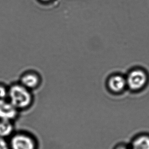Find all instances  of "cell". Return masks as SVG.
Returning a JSON list of instances; mask_svg holds the SVG:
<instances>
[{"instance_id":"obj_1","label":"cell","mask_w":149,"mask_h":149,"mask_svg":"<svg viewBox=\"0 0 149 149\" xmlns=\"http://www.w3.org/2000/svg\"><path fill=\"white\" fill-rule=\"evenodd\" d=\"M8 101L18 110L26 109L32 104L33 95L31 91L21 83L12 84L8 88Z\"/></svg>"},{"instance_id":"obj_2","label":"cell","mask_w":149,"mask_h":149,"mask_svg":"<svg viewBox=\"0 0 149 149\" xmlns=\"http://www.w3.org/2000/svg\"><path fill=\"white\" fill-rule=\"evenodd\" d=\"M148 79V75L144 71L140 69L134 70L126 78L127 86L133 91H138L145 86Z\"/></svg>"},{"instance_id":"obj_3","label":"cell","mask_w":149,"mask_h":149,"mask_svg":"<svg viewBox=\"0 0 149 149\" xmlns=\"http://www.w3.org/2000/svg\"><path fill=\"white\" fill-rule=\"evenodd\" d=\"M10 149H36V142L32 137L25 134H18L11 138Z\"/></svg>"},{"instance_id":"obj_4","label":"cell","mask_w":149,"mask_h":149,"mask_svg":"<svg viewBox=\"0 0 149 149\" xmlns=\"http://www.w3.org/2000/svg\"><path fill=\"white\" fill-rule=\"evenodd\" d=\"M40 82L41 78L39 74L33 72H29L22 74L19 83L31 91L38 87Z\"/></svg>"},{"instance_id":"obj_5","label":"cell","mask_w":149,"mask_h":149,"mask_svg":"<svg viewBox=\"0 0 149 149\" xmlns=\"http://www.w3.org/2000/svg\"><path fill=\"white\" fill-rule=\"evenodd\" d=\"M19 110L8 100L0 103V120L11 121L15 119Z\"/></svg>"},{"instance_id":"obj_6","label":"cell","mask_w":149,"mask_h":149,"mask_svg":"<svg viewBox=\"0 0 149 149\" xmlns=\"http://www.w3.org/2000/svg\"><path fill=\"white\" fill-rule=\"evenodd\" d=\"M129 143L131 149H149V133L143 132L136 134Z\"/></svg>"},{"instance_id":"obj_7","label":"cell","mask_w":149,"mask_h":149,"mask_svg":"<svg viewBox=\"0 0 149 149\" xmlns=\"http://www.w3.org/2000/svg\"><path fill=\"white\" fill-rule=\"evenodd\" d=\"M108 85L111 91L115 93H120L127 86L126 78L119 74L113 75L108 80Z\"/></svg>"},{"instance_id":"obj_8","label":"cell","mask_w":149,"mask_h":149,"mask_svg":"<svg viewBox=\"0 0 149 149\" xmlns=\"http://www.w3.org/2000/svg\"><path fill=\"white\" fill-rule=\"evenodd\" d=\"M11 122L0 120V138L5 139L12 134L14 127Z\"/></svg>"},{"instance_id":"obj_9","label":"cell","mask_w":149,"mask_h":149,"mask_svg":"<svg viewBox=\"0 0 149 149\" xmlns=\"http://www.w3.org/2000/svg\"><path fill=\"white\" fill-rule=\"evenodd\" d=\"M8 100V88L0 84V103Z\"/></svg>"},{"instance_id":"obj_10","label":"cell","mask_w":149,"mask_h":149,"mask_svg":"<svg viewBox=\"0 0 149 149\" xmlns=\"http://www.w3.org/2000/svg\"><path fill=\"white\" fill-rule=\"evenodd\" d=\"M113 149H131L129 143L120 142L115 145Z\"/></svg>"},{"instance_id":"obj_11","label":"cell","mask_w":149,"mask_h":149,"mask_svg":"<svg viewBox=\"0 0 149 149\" xmlns=\"http://www.w3.org/2000/svg\"><path fill=\"white\" fill-rule=\"evenodd\" d=\"M0 149H10L9 144L5 139L0 138Z\"/></svg>"},{"instance_id":"obj_12","label":"cell","mask_w":149,"mask_h":149,"mask_svg":"<svg viewBox=\"0 0 149 149\" xmlns=\"http://www.w3.org/2000/svg\"><path fill=\"white\" fill-rule=\"evenodd\" d=\"M40 1L43 2H48L50 1L51 0H40Z\"/></svg>"}]
</instances>
